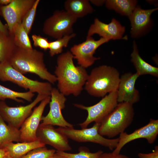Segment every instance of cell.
I'll use <instances>...</instances> for the list:
<instances>
[{"mask_svg":"<svg viewBox=\"0 0 158 158\" xmlns=\"http://www.w3.org/2000/svg\"><path fill=\"white\" fill-rule=\"evenodd\" d=\"M73 59L69 51L61 54L57 59L54 75L58 83V89L65 96H79L88 75L86 68L75 65Z\"/></svg>","mask_w":158,"mask_h":158,"instance_id":"cell-1","label":"cell"},{"mask_svg":"<svg viewBox=\"0 0 158 158\" xmlns=\"http://www.w3.org/2000/svg\"><path fill=\"white\" fill-rule=\"evenodd\" d=\"M8 61L14 69L23 75L34 73L51 84L57 81L56 76L48 71L46 67L44 53L36 49L29 51L17 47Z\"/></svg>","mask_w":158,"mask_h":158,"instance_id":"cell-2","label":"cell"},{"mask_svg":"<svg viewBox=\"0 0 158 158\" xmlns=\"http://www.w3.org/2000/svg\"><path fill=\"white\" fill-rule=\"evenodd\" d=\"M120 79L117 69L111 66L101 65L92 70L84 88L91 96L103 97L107 93L117 90Z\"/></svg>","mask_w":158,"mask_h":158,"instance_id":"cell-3","label":"cell"},{"mask_svg":"<svg viewBox=\"0 0 158 158\" xmlns=\"http://www.w3.org/2000/svg\"><path fill=\"white\" fill-rule=\"evenodd\" d=\"M134 115L133 104L118 103L113 111L100 123L98 132L102 136L114 137L124 132L132 122Z\"/></svg>","mask_w":158,"mask_h":158,"instance_id":"cell-4","label":"cell"},{"mask_svg":"<svg viewBox=\"0 0 158 158\" xmlns=\"http://www.w3.org/2000/svg\"><path fill=\"white\" fill-rule=\"evenodd\" d=\"M0 80L10 81L33 93L50 96L53 88L48 82L30 79L14 69L8 61L0 63Z\"/></svg>","mask_w":158,"mask_h":158,"instance_id":"cell-5","label":"cell"},{"mask_svg":"<svg viewBox=\"0 0 158 158\" xmlns=\"http://www.w3.org/2000/svg\"><path fill=\"white\" fill-rule=\"evenodd\" d=\"M100 123H95L90 128L75 129L73 128L59 127L56 129L68 138L79 142H90L99 144L112 151L116 147L118 138H106L98 132Z\"/></svg>","mask_w":158,"mask_h":158,"instance_id":"cell-6","label":"cell"},{"mask_svg":"<svg viewBox=\"0 0 158 158\" xmlns=\"http://www.w3.org/2000/svg\"><path fill=\"white\" fill-rule=\"evenodd\" d=\"M117 90L114 91L102 99L97 104L90 106L75 104V107L85 110L88 115L85 120L79 124L82 128H87L92 122L100 123L113 110L118 104Z\"/></svg>","mask_w":158,"mask_h":158,"instance_id":"cell-7","label":"cell"},{"mask_svg":"<svg viewBox=\"0 0 158 158\" xmlns=\"http://www.w3.org/2000/svg\"><path fill=\"white\" fill-rule=\"evenodd\" d=\"M78 18L65 11L57 10L44 22L43 32L56 39L73 33V26Z\"/></svg>","mask_w":158,"mask_h":158,"instance_id":"cell-8","label":"cell"},{"mask_svg":"<svg viewBox=\"0 0 158 158\" xmlns=\"http://www.w3.org/2000/svg\"><path fill=\"white\" fill-rule=\"evenodd\" d=\"M48 96L38 94L34 100L25 106L11 107L0 101V116L8 124L19 129L25 120L31 114L32 109Z\"/></svg>","mask_w":158,"mask_h":158,"instance_id":"cell-9","label":"cell"},{"mask_svg":"<svg viewBox=\"0 0 158 158\" xmlns=\"http://www.w3.org/2000/svg\"><path fill=\"white\" fill-rule=\"evenodd\" d=\"M107 39L101 37L95 40L92 36H87L85 40L75 44L70 49V51L76 60L79 66L85 68L92 65L95 61L100 59L94 56L97 49L102 44L108 42Z\"/></svg>","mask_w":158,"mask_h":158,"instance_id":"cell-10","label":"cell"},{"mask_svg":"<svg viewBox=\"0 0 158 158\" xmlns=\"http://www.w3.org/2000/svg\"><path fill=\"white\" fill-rule=\"evenodd\" d=\"M49 111L45 116H42V123L57 126L59 127L73 128L63 117L61 111L65 107V96L56 88H52L50 95Z\"/></svg>","mask_w":158,"mask_h":158,"instance_id":"cell-11","label":"cell"},{"mask_svg":"<svg viewBox=\"0 0 158 158\" xmlns=\"http://www.w3.org/2000/svg\"><path fill=\"white\" fill-rule=\"evenodd\" d=\"M35 0H12L6 6H1L0 12L7 23L9 33L14 27L21 23L27 13L31 8Z\"/></svg>","mask_w":158,"mask_h":158,"instance_id":"cell-12","label":"cell"},{"mask_svg":"<svg viewBox=\"0 0 158 158\" xmlns=\"http://www.w3.org/2000/svg\"><path fill=\"white\" fill-rule=\"evenodd\" d=\"M158 134V120L151 118L147 124L130 134L124 132L121 133L116 147L112 152L119 154L121 149L126 144L138 139H145L148 143L152 144L156 139Z\"/></svg>","mask_w":158,"mask_h":158,"instance_id":"cell-13","label":"cell"},{"mask_svg":"<svg viewBox=\"0 0 158 158\" xmlns=\"http://www.w3.org/2000/svg\"><path fill=\"white\" fill-rule=\"evenodd\" d=\"M50 99L49 96L42 101L22 123L19 129L21 142H31L37 140L36 132L45 108Z\"/></svg>","mask_w":158,"mask_h":158,"instance_id":"cell-14","label":"cell"},{"mask_svg":"<svg viewBox=\"0 0 158 158\" xmlns=\"http://www.w3.org/2000/svg\"><path fill=\"white\" fill-rule=\"evenodd\" d=\"M36 135L37 140L45 145L51 146L57 151L65 152L71 150L68 138L52 125L40 124Z\"/></svg>","mask_w":158,"mask_h":158,"instance_id":"cell-15","label":"cell"},{"mask_svg":"<svg viewBox=\"0 0 158 158\" xmlns=\"http://www.w3.org/2000/svg\"><path fill=\"white\" fill-rule=\"evenodd\" d=\"M158 8L144 9L137 6L128 17L131 23L130 34L133 38H137L145 35L152 27L151 14Z\"/></svg>","mask_w":158,"mask_h":158,"instance_id":"cell-16","label":"cell"},{"mask_svg":"<svg viewBox=\"0 0 158 158\" xmlns=\"http://www.w3.org/2000/svg\"><path fill=\"white\" fill-rule=\"evenodd\" d=\"M125 31V27L114 18H113L109 24L104 23L95 18L89 29L87 36H92L97 34L101 37L109 40H119L122 39Z\"/></svg>","mask_w":158,"mask_h":158,"instance_id":"cell-17","label":"cell"},{"mask_svg":"<svg viewBox=\"0 0 158 158\" xmlns=\"http://www.w3.org/2000/svg\"><path fill=\"white\" fill-rule=\"evenodd\" d=\"M140 76L137 73L128 72L120 78L117 89L118 103L126 102L133 105L140 100L138 91L135 87V84Z\"/></svg>","mask_w":158,"mask_h":158,"instance_id":"cell-18","label":"cell"},{"mask_svg":"<svg viewBox=\"0 0 158 158\" xmlns=\"http://www.w3.org/2000/svg\"><path fill=\"white\" fill-rule=\"evenodd\" d=\"M45 145L37 140L31 142H10L4 145L2 148L13 158H22L31 150Z\"/></svg>","mask_w":158,"mask_h":158,"instance_id":"cell-19","label":"cell"},{"mask_svg":"<svg viewBox=\"0 0 158 158\" xmlns=\"http://www.w3.org/2000/svg\"><path fill=\"white\" fill-rule=\"evenodd\" d=\"M133 51L131 54V61L133 63L136 72L139 76L149 74L157 77L158 68L153 66L144 60L140 56L135 41L133 44Z\"/></svg>","mask_w":158,"mask_h":158,"instance_id":"cell-20","label":"cell"},{"mask_svg":"<svg viewBox=\"0 0 158 158\" xmlns=\"http://www.w3.org/2000/svg\"><path fill=\"white\" fill-rule=\"evenodd\" d=\"M65 11L78 18L92 13L94 9L89 0H67L64 4Z\"/></svg>","mask_w":158,"mask_h":158,"instance_id":"cell-21","label":"cell"},{"mask_svg":"<svg viewBox=\"0 0 158 158\" xmlns=\"http://www.w3.org/2000/svg\"><path fill=\"white\" fill-rule=\"evenodd\" d=\"M13 142H21L19 129L7 125L0 116V148Z\"/></svg>","mask_w":158,"mask_h":158,"instance_id":"cell-22","label":"cell"},{"mask_svg":"<svg viewBox=\"0 0 158 158\" xmlns=\"http://www.w3.org/2000/svg\"><path fill=\"white\" fill-rule=\"evenodd\" d=\"M138 2L134 0H107L105 4L108 9L129 17L137 6Z\"/></svg>","mask_w":158,"mask_h":158,"instance_id":"cell-23","label":"cell"},{"mask_svg":"<svg viewBox=\"0 0 158 158\" xmlns=\"http://www.w3.org/2000/svg\"><path fill=\"white\" fill-rule=\"evenodd\" d=\"M9 34L12 37L15 44L19 48L27 50L33 49L31 41L22 23L17 24Z\"/></svg>","mask_w":158,"mask_h":158,"instance_id":"cell-24","label":"cell"},{"mask_svg":"<svg viewBox=\"0 0 158 158\" xmlns=\"http://www.w3.org/2000/svg\"><path fill=\"white\" fill-rule=\"evenodd\" d=\"M16 47L9 34L0 31V63L8 61Z\"/></svg>","mask_w":158,"mask_h":158,"instance_id":"cell-25","label":"cell"},{"mask_svg":"<svg viewBox=\"0 0 158 158\" xmlns=\"http://www.w3.org/2000/svg\"><path fill=\"white\" fill-rule=\"evenodd\" d=\"M35 95L34 93L28 91L25 92L14 91L0 84V100H4L7 99L14 100L18 102H23V101L19 99L21 98L28 102L32 101Z\"/></svg>","mask_w":158,"mask_h":158,"instance_id":"cell-26","label":"cell"},{"mask_svg":"<svg viewBox=\"0 0 158 158\" xmlns=\"http://www.w3.org/2000/svg\"><path fill=\"white\" fill-rule=\"evenodd\" d=\"M76 35L73 33L71 34L65 35L56 40L49 42V54L51 56L61 54L64 47H67L70 41Z\"/></svg>","mask_w":158,"mask_h":158,"instance_id":"cell-27","label":"cell"},{"mask_svg":"<svg viewBox=\"0 0 158 158\" xmlns=\"http://www.w3.org/2000/svg\"><path fill=\"white\" fill-rule=\"evenodd\" d=\"M78 151L79 152L77 153H71L56 151V152L59 154L68 158H99L103 152L101 150L95 152H91L88 148L85 147H80Z\"/></svg>","mask_w":158,"mask_h":158,"instance_id":"cell-28","label":"cell"},{"mask_svg":"<svg viewBox=\"0 0 158 158\" xmlns=\"http://www.w3.org/2000/svg\"><path fill=\"white\" fill-rule=\"evenodd\" d=\"M40 2V0H35L33 6L25 14L22 20V23L28 34L31 31L34 22Z\"/></svg>","mask_w":158,"mask_h":158,"instance_id":"cell-29","label":"cell"},{"mask_svg":"<svg viewBox=\"0 0 158 158\" xmlns=\"http://www.w3.org/2000/svg\"><path fill=\"white\" fill-rule=\"evenodd\" d=\"M54 149H48L45 147L33 149L22 158H50L56 152Z\"/></svg>","mask_w":158,"mask_h":158,"instance_id":"cell-30","label":"cell"},{"mask_svg":"<svg viewBox=\"0 0 158 158\" xmlns=\"http://www.w3.org/2000/svg\"><path fill=\"white\" fill-rule=\"evenodd\" d=\"M32 38L35 47H39L44 51L49 49V42L47 38L36 34L32 35Z\"/></svg>","mask_w":158,"mask_h":158,"instance_id":"cell-31","label":"cell"},{"mask_svg":"<svg viewBox=\"0 0 158 158\" xmlns=\"http://www.w3.org/2000/svg\"><path fill=\"white\" fill-rule=\"evenodd\" d=\"M139 158H158V146H155L152 152L149 153H139L138 154Z\"/></svg>","mask_w":158,"mask_h":158,"instance_id":"cell-32","label":"cell"},{"mask_svg":"<svg viewBox=\"0 0 158 158\" xmlns=\"http://www.w3.org/2000/svg\"><path fill=\"white\" fill-rule=\"evenodd\" d=\"M99 158H130L124 154H116L113 153H102Z\"/></svg>","mask_w":158,"mask_h":158,"instance_id":"cell-33","label":"cell"},{"mask_svg":"<svg viewBox=\"0 0 158 158\" xmlns=\"http://www.w3.org/2000/svg\"><path fill=\"white\" fill-rule=\"evenodd\" d=\"M1 5H0V7ZM0 31L6 34H9L7 25H4L0 20Z\"/></svg>","mask_w":158,"mask_h":158,"instance_id":"cell-34","label":"cell"},{"mask_svg":"<svg viewBox=\"0 0 158 158\" xmlns=\"http://www.w3.org/2000/svg\"><path fill=\"white\" fill-rule=\"evenodd\" d=\"M92 4L97 6H102L105 4V0H91L89 1Z\"/></svg>","mask_w":158,"mask_h":158,"instance_id":"cell-35","label":"cell"},{"mask_svg":"<svg viewBox=\"0 0 158 158\" xmlns=\"http://www.w3.org/2000/svg\"><path fill=\"white\" fill-rule=\"evenodd\" d=\"M12 0H0V5L6 6L11 2Z\"/></svg>","mask_w":158,"mask_h":158,"instance_id":"cell-36","label":"cell"},{"mask_svg":"<svg viewBox=\"0 0 158 158\" xmlns=\"http://www.w3.org/2000/svg\"><path fill=\"white\" fill-rule=\"evenodd\" d=\"M8 154L7 153L4 149L0 148V158H4Z\"/></svg>","mask_w":158,"mask_h":158,"instance_id":"cell-37","label":"cell"},{"mask_svg":"<svg viewBox=\"0 0 158 158\" xmlns=\"http://www.w3.org/2000/svg\"><path fill=\"white\" fill-rule=\"evenodd\" d=\"M50 158H68L63 156L62 155L57 152H56Z\"/></svg>","mask_w":158,"mask_h":158,"instance_id":"cell-38","label":"cell"},{"mask_svg":"<svg viewBox=\"0 0 158 158\" xmlns=\"http://www.w3.org/2000/svg\"><path fill=\"white\" fill-rule=\"evenodd\" d=\"M4 158H13L11 157L8 154L6 155Z\"/></svg>","mask_w":158,"mask_h":158,"instance_id":"cell-39","label":"cell"}]
</instances>
